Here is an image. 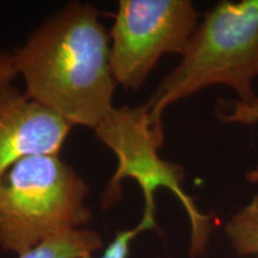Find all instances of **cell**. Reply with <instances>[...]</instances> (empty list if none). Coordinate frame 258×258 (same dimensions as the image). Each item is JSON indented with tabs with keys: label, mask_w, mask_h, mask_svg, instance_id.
Here are the masks:
<instances>
[{
	"label": "cell",
	"mask_w": 258,
	"mask_h": 258,
	"mask_svg": "<svg viewBox=\"0 0 258 258\" xmlns=\"http://www.w3.org/2000/svg\"><path fill=\"white\" fill-rule=\"evenodd\" d=\"M12 54L24 92L71 125L95 131L114 109L110 34L91 4L70 3Z\"/></svg>",
	"instance_id": "cell-1"
},
{
	"label": "cell",
	"mask_w": 258,
	"mask_h": 258,
	"mask_svg": "<svg viewBox=\"0 0 258 258\" xmlns=\"http://www.w3.org/2000/svg\"><path fill=\"white\" fill-rule=\"evenodd\" d=\"M258 78V0L218 3L203 16L180 62L164 77L145 103L152 120L173 103L214 85L233 90L237 99L256 96Z\"/></svg>",
	"instance_id": "cell-2"
},
{
	"label": "cell",
	"mask_w": 258,
	"mask_h": 258,
	"mask_svg": "<svg viewBox=\"0 0 258 258\" xmlns=\"http://www.w3.org/2000/svg\"><path fill=\"white\" fill-rule=\"evenodd\" d=\"M89 185L59 156H31L0 177V247L18 256L91 220Z\"/></svg>",
	"instance_id": "cell-3"
},
{
	"label": "cell",
	"mask_w": 258,
	"mask_h": 258,
	"mask_svg": "<svg viewBox=\"0 0 258 258\" xmlns=\"http://www.w3.org/2000/svg\"><path fill=\"white\" fill-rule=\"evenodd\" d=\"M97 138L117 158V169L103 194V205L110 206L122 196L121 183L125 178L135 179L143 190L145 200L141 224L147 230L156 228V201L158 189H167L178 199L185 209L191 226L190 253L205 252L212 219L196 207L195 202L183 189L185 172L183 166L164 160L159 150L164 144L163 123H156L146 106L114 108L95 129Z\"/></svg>",
	"instance_id": "cell-4"
},
{
	"label": "cell",
	"mask_w": 258,
	"mask_h": 258,
	"mask_svg": "<svg viewBox=\"0 0 258 258\" xmlns=\"http://www.w3.org/2000/svg\"><path fill=\"white\" fill-rule=\"evenodd\" d=\"M199 25L189 0H121L110 32L111 70L116 84L138 90L161 56L179 54Z\"/></svg>",
	"instance_id": "cell-5"
},
{
	"label": "cell",
	"mask_w": 258,
	"mask_h": 258,
	"mask_svg": "<svg viewBox=\"0 0 258 258\" xmlns=\"http://www.w3.org/2000/svg\"><path fill=\"white\" fill-rule=\"evenodd\" d=\"M71 125L11 85L0 89V177L31 156H59Z\"/></svg>",
	"instance_id": "cell-6"
},
{
	"label": "cell",
	"mask_w": 258,
	"mask_h": 258,
	"mask_svg": "<svg viewBox=\"0 0 258 258\" xmlns=\"http://www.w3.org/2000/svg\"><path fill=\"white\" fill-rule=\"evenodd\" d=\"M102 238L89 228H78L48 239L18 258H88L102 247Z\"/></svg>",
	"instance_id": "cell-7"
},
{
	"label": "cell",
	"mask_w": 258,
	"mask_h": 258,
	"mask_svg": "<svg viewBox=\"0 0 258 258\" xmlns=\"http://www.w3.org/2000/svg\"><path fill=\"white\" fill-rule=\"evenodd\" d=\"M226 234L239 254H258V194L231 218Z\"/></svg>",
	"instance_id": "cell-8"
},
{
	"label": "cell",
	"mask_w": 258,
	"mask_h": 258,
	"mask_svg": "<svg viewBox=\"0 0 258 258\" xmlns=\"http://www.w3.org/2000/svg\"><path fill=\"white\" fill-rule=\"evenodd\" d=\"M219 121L227 124L252 125L258 123V95L249 102L238 99H220L217 106ZM245 179L252 184L258 183V166L247 171Z\"/></svg>",
	"instance_id": "cell-9"
},
{
	"label": "cell",
	"mask_w": 258,
	"mask_h": 258,
	"mask_svg": "<svg viewBox=\"0 0 258 258\" xmlns=\"http://www.w3.org/2000/svg\"><path fill=\"white\" fill-rule=\"evenodd\" d=\"M144 231H147V227L140 222L135 228L118 232V233L115 235L114 240L106 246V249L104 250L102 256L97 258H127L129 252V246H131V241L133 240L135 235H138L139 233H141V232ZM88 258L96 257L90 256Z\"/></svg>",
	"instance_id": "cell-10"
},
{
	"label": "cell",
	"mask_w": 258,
	"mask_h": 258,
	"mask_svg": "<svg viewBox=\"0 0 258 258\" xmlns=\"http://www.w3.org/2000/svg\"><path fill=\"white\" fill-rule=\"evenodd\" d=\"M14 62V54L0 50V89L11 85L12 80L17 77Z\"/></svg>",
	"instance_id": "cell-11"
}]
</instances>
